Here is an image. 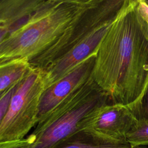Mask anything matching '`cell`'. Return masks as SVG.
Returning a JSON list of instances; mask_svg holds the SVG:
<instances>
[{
  "instance_id": "cell-1",
  "label": "cell",
  "mask_w": 148,
  "mask_h": 148,
  "mask_svg": "<svg viewBox=\"0 0 148 148\" xmlns=\"http://www.w3.org/2000/svg\"><path fill=\"white\" fill-rule=\"evenodd\" d=\"M91 78L110 104L134 106L148 84V24L125 0L95 52Z\"/></svg>"
},
{
  "instance_id": "cell-2",
  "label": "cell",
  "mask_w": 148,
  "mask_h": 148,
  "mask_svg": "<svg viewBox=\"0 0 148 148\" xmlns=\"http://www.w3.org/2000/svg\"><path fill=\"white\" fill-rule=\"evenodd\" d=\"M96 1H42L29 21L0 43V64L17 60L30 64L51 48Z\"/></svg>"
},
{
  "instance_id": "cell-3",
  "label": "cell",
  "mask_w": 148,
  "mask_h": 148,
  "mask_svg": "<svg viewBox=\"0 0 148 148\" xmlns=\"http://www.w3.org/2000/svg\"><path fill=\"white\" fill-rule=\"evenodd\" d=\"M45 89L43 71L32 68L11 98L0 124V142L23 139L37 124L38 104Z\"/></svg>"
},
{
  "instance_id": "cell-4",
  "label": "cell",
  "mask_w": 148,
  "mask_h": 148,
  "mask_svg": "<svg viewBox=\"0 0 148 148\" xmlns=\"http://www.w3.org/2000/svg\"><path fill=\"white\" fill-rule=\"evenodd\" d=\"M108 103L105 93L98 88L87 99L63 113L35 135H29L28 148H53L79 131L84 117L93 109Z\"/></svg>"
},
{
  "instance_id": "cell-5",
  "label": "cell",
  "mask_w": 148,
  "mask_h": 148,
  "mask_svg": "<svg viewBox=\"0 0 148 148\" xmlns=\"http://www.w3.org/2000/svg\"><path fill=\"white\" fill-rule=\"evenodd\" d=\"M136 122L127 106L106 103L97 106L84 117L79 131H87L112 140L126 141L128 133Z\"/></svg>"
},
{
  "instance_id": "cell-6",
  "label": "cell",
  "mask_w": 148,
  "mask_h": 148,
  "mask_svg": "<svg viewBox=\"0 0 148 148\" xmlns=\"http://www.w3.org/2000/svg\"><path fill=\"white\" fill-rule=\"evenodd\" d=\"M113 21L114 20L107 22L95 28L68 51L52 62L43 72L45 89L95 53L100 42Z\"/></svg>"
},
{
  "instance_id": "cell-7",
  "label": "cell",
  "mask_w": 148,
  "mask_h": 148,
  "mask_svg": "<svg viewBox=\"0 0 148 148\" xmlns=\"http://www.w3.org/2000/svg\"><path fill=\"white\" fill-rule=\"evenodd\" d=\"M95 53L90 56L73 70L42 92L38 104V123H40L66 97L83 85L91 76Z\"/></svg>"
},
{
  "instance_id": "cell-8",
  "label": "cell",
  "mask_w": 148,
  "mask_h": 148,
  "mask_svg": "<svg viewBox=\"0 0 148 148\" xmlns=\"http://www.w3.org/2000/svg\"><path fill=\"white\" fill-rule=\"evenodd\" d=\"M53 148H131L126 141L105 138L80 131L60 142Z\"/></svg>"
},
{
  "instance_id": "cell-9",
  "label": "cell",
  "mask_w": 148,
  "mask_h": 148,
  "mask_svg": "<svg viewBox=\"0 0 148 148\" xmlns=\"http://www.w3.org/2000/svg\"><path fill=\"white\" fill-rule=\"evenodd\" d=\"M25 60H17L0 64V92L20 82L32 69Z\"/></svg>"
},
{
  "instance_id": "cell-10",
  "label": "cell",
  "mask_w": 148,
  "mask_h": 148,
  "mask_svg": "<svg viewBox=\"0 0 148 148\" xmlns=\"http://www.w3.org/2000/svg\"><path fill=\"white\" fill-rule=\"evenodd\" d=\"M126 141L131 148L137 146H148V121L137 120L128 133Z\"/></svg>"
},
{
  "instance_id": "cell-11",
  "label": "cell",
  "mask_w": 148,
  "mask_h": 148,
  "mask_svg": "<svg viewBox=\"0 0 148 148\" xmlns=\"http://www.w3.org/2000/svg\"><path fill=\"white\" fill-rule=\"evenodd\" d=\"M130 109L137 120L148 121V84L140 99Z\"/></svg>"
},
{
  "instance_id": "cell-12",
  "label": "cell",
  "mask_w": 148,
  "mask_h": 148,
  "mask_svg": "<svg viewBox=\"0 0 148 148\" xmlns=\"http://www.w3.org/2000/svg\"><path fill=\"white\" fill-rule=\"evenodd\" d=\"M20 82L14 84L8 88L0 92V124L7 110L11 98L17 88Z\"/></svg>"
},
{
  "instance_id": "cell-13",
  "label": "cell",
  "mask_w": 148,
  "mask_h": 148,
  "mask_svg": "<svg viewBox=\"0 0 148 148\" xmlns=\"http://www.w3.org/2000/svg\"><path fill=\"white\" fill-rule=\"evenodd\" d=\"M29 140L28 137L18 140L0 142V148H28Z\"/></svg>"
},
{
  "instance_id": "cell-14",
  "label": "cell",
  "mask_w": 148,
  "mask_h": 148,
  "mask_svg": "<svg viewBox=\"0 0 148 148\" xmlns=\"http://www.w3.org/2000/svg\"><path fill=\"white\" fill-rule=\"evenodd\" d=\"M138 9L141 16L148 24V5L145 0H138Z\"/></svg>"
},
{
  "instance_id": "cell-15",
  "label": "cell",
  "mask_w": 148,
  "mask_h": 148,
  "mask_svg": "<svg viewBox=\"0 0 148 148\" xmlns=\"http://www.w3.org/2000/svg\"><path fill=\"white\" fill-rule=\"evenodd\" d=\"M132 148H148V146H137Z\"/></svg>"
},
{
  "instance_id": "cell-16",
  "label": "cell",
  "mask_w": 148,
  "mask_h": 148,
  "mask_svg": "<svg viewBox=\"0 0 148 148\" xmlns=\"http://www.w3.org/2000/svg\"><path fill=\"white\" fill-rule=\"evenodd\" d=\"M145 2H146V3L148 5V0H145Z\"/></svg>"
}]
</instances>
